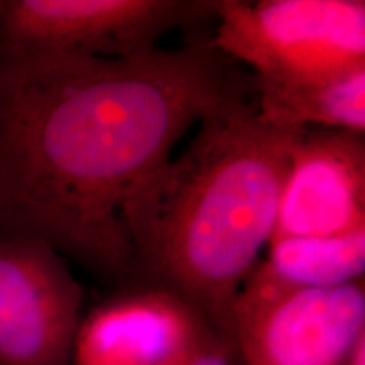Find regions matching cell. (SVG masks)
Wrapping results in <instances>:
<instances>
[{
    "mask_svg": "<svg viewBox=\"0 0 365 365\" xmlns=\"http://www.w3.org/2000/svg\"><path fill=\"white\" fill-rule=\"evenodd\" d=\"M218 0H11L0 49L125 59L156 51L180 27L215 21Z\"/></svg>",
    "mask_w": 365,
    "mask_h": 365,
    "instance_id": "cell-5",
    "label": "cell"
},
{
    "mask_svg": "<svg viewBox=\"0 0 365 365\" xmlns=\"http://www.w3.org/2000/svg\"><path fill=\"white\" fill-rule=\"evenodd\" d=\"M244 93L210 43L125 59L0 49V235L125 276L130 193L188 129Z\"/></svg>",
    "mask_w": 365,
    "mask_h": 365,
    "instance_id": "cell-1",
    "label": "cell"
},
{
    "mask_svg": "<svg viewBox=\"0 0 365 365\" xmlns=\"http://www.w3.org/2000/svg\"><path fill=\"white\" fill-rule=\"evenodd\" d=\"M346 365H365V339L359 341Z\"/></svg>",
    "mask_w": 365,
    "mask_h": 365,
    "instance_id": "cell-12",
    "label": "cell"
},
{
    "mask_svg": "<svg viewBox=\"0 0 365 365\" xmlns=\"http://www.w3.org/2000/svg\"><path fill=\"white\" fill-rule=\"evenodd\" d=\"M210 44L254 71L291 83L365 65L364 0H218Z\"/></svg>",
    "mask_w": 365,
    "mask_h": 365,
    "instance_id": "cell-3",
    "label": "cell"
},
{
    "mask_svg": "<svg viewBox=\"0 0 365 365\" xmlns=\"http://www.w3.org/2000/svg\"><path fill=\"white\" fill-rule=\"evenodd\" d=\"M298 134L266 125L239 95L205 115L186 149L150 171L124 207L132 267L228 339L237 296L272 239Z\"/></svg>",
    "mask_w": 365,
    "mask_h": 365,
    "instance_id": "cell-2",
    "label": "cell"
},
{
    "mask_svg": "<svg viewBox=\"0 0 365 365\" xmlns=\"http://www.w3.org/2000/svg\"><path fill=\"white\" fill-rule=\"evenodd\" d=\"M365 227V140L344 130L296 137L274 237L339 235Z\"/></svg>",
    "mask_w": 365,
    "mask_h": 365,
    "instance_id": "cell-8",
    "label": "cell"
},
{
    "mask_svg": "<svg viewBox=\"0 0 365 365\" xmlns=\"http://www.w3.org/2000/svg\"><path fill=\"white\" fill-rule=\"evenodd\" d=\"M185 365H242V362L234 340L222 333H213Z\"/></svg>",
    "mask_w": 365,
    "mask_h": 365,
    "instance_id": "cell-11",
    "label": "cell"
},
{
    "mask_svg": "<svg viewBox=\"0 0 365 365\" xmlns=\"http://www.w3.org/2000/svg\"><path fill=\"white\" fill-rule=\"evenodd\" d=\"M213 333L190 303L148 284L103 301L80 319L71 365H185Z\"/></svg>",
    "mask_w": 365,
    "mask_h": 365,
    "instance_id": "cell-7",
    "label": "cell"
},
{
    "mask_svg": "<svg viewBox=\"0 0 365 365\" xmlns=\"http://www.w3.org/2000/svg\"><path fill=\"white\" fill-rule=\"evenodd\" d=\"M282 286L328 289L364 281L365 227L339 235L274 237L259 261Z\"/></svg>",
    "mask_w": 365,
    "mask_h": 365,
    "instance_id": "cell-10",
    "label": "cell"
},
{
    "mask_svg": "<svg viewBox=\"0 0 365 365\" xmlns=\"http://www.w3.org/2000/svg\"><path fill=\"white\" fill-rule=\"evenodd\" d=\"M83 296L51 245L0 235V365H71Z\"/></svg>",
    "mask_w": 365,
    "mask_h": 365,
    "instance_id": "cell-6",
    "label": "cell"
},
{
    "mask_svg": "<svg viewBox=\"0 0 365 365\" xmlns=\"http://www.w3.org/2000/svg\"><path fill=\"white\" fill-rule=\"evenodd\" d=\"M255 112L282 132L365 134V65L291 83H254Z\"/></svg>",
    "mask_w": 365,
    "mask_h": 365,
    "instance_id": "cell-9",
    "label": "cell"
},
{
    "mask_svg": "<svg viewBox=\"0 0 365 365\" xmlns=\"http://www.w3.org/2000/svg\"><path fill=\"white\" fill-rule=\"evenodd\" d=\"M2 6H4V2H0V11H2Z\"/></svg>",
    "mask_w": 365,
    "mask_h": 365,
    "instance_id": "cell-13",
    "label": "cell"
},
{
    "mask_svg": "<svg viewBox=\"0 0 365 365\" xmlns=\"http://www.w3.org/2000/svg\"><path fill=\"white\" fill-rule=\"evenodd\" d=\"M364 339V281L328 289L289 287L257 262L232 313L242 365H346Z\"/></svg>",
    "mask_w": 365,
    "mask_h": 365,
    "instance_id": "cell-4",
    "label": "cell"
}]
</instances>
